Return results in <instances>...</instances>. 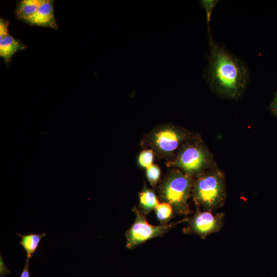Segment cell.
I'll list each match as a JSON object with an SVG mask.
<instances>
[{
	"label": "cell",
	"instance_id": "obj_1",
	"mask_svg": "<svg viewBox=\"0 0 277 277\" xmlns=\"http://www.w3.org/2000/svg\"><path fill=\"white\" fill-rule=\"evenodd\" d=\"M210 54L206 72L212 92L218 97L238 100L244 94L250 81L246 64L221 43L209 36Z\"/></svg>",
	"mask_w": 277,
	"mask_h": 277
},
{
	"label": "cell",
	"instance_id": "obj_2",
	"mask_svg": "<svg viewBox=\"0 0 277 277\" xmlns=\"http://www.w3.org/2000/svg\"><path fill=\"white\" fill-rule=\"evenodd\" d=\"M191 196L196 208L201 210L213 212L224 206L225 175L216 164L194 178Z\"/></svg>",
	"mask_w": 277,
	"mask_h": 277
},
{
	"label": "cell",
	"instance_id": "obj_3",
	"mask_svg": "<svg viewBox=\"0 0 277 277\" xmlns=\"http://www.w3.org/2000/svg\"><path fill=\"white\" fill-rule=\"evenodd\" d=\"M200 135L183 127L172 124L155 126L142 139L141 145L152 150L158 157L169 162L174 156L176 150L184 143Z\"/></svg>",
	"mask_w": 277,
	"mask_h": 277
},
{
	"label": "cell",
	"instance_id": "obj_4",
	"mask_svg": "<svg viewBox=\"0 0 277 277\" xmlns=\"http://www.w3.org/2000/svg\"><path fill=\"white\" fill-rule=\"evenodd\" d=\"M194 178L179 169L173 168L164 175L158 186L162 202L170 204L174 213L187 215L193 212L188 204Z\"/></svg>",
	"mask_w": 277,
	"mask_h": 277
},
{
	"label": "cell",
	"instance_id": "obj_5",
	"mask_svg": "<svg viewBox=\"0 0 277 277\" xmlns=\"http://www.w3.org/2000/svg\"><path fill=\"white\" fill-rule=\"evenodd\" d=\"M167 164L195 178L216 163L213 154L200 135L182 144Z\"/></svg>",
	"mask_w": 277,
	"mask_h": 277
},
{
	"label": "cell",
	"instance_id": "obj_6",
	"mask_svg": "<svg viewBox=\"0 0 277 277\" xmlns=\"http://www.w3.org/2000/svg\"><path fill=\"white\" fill-rule=\"evenodd\" d=\"M132 210L135 214V219L125 232V246L129 249H133L153 238L163 236L177 225L187 222L188 218L186 216L177 222L153 225L148 222L146 215L142 214L136 206H134Z\"/></svg>",
	"mask_w": 277,
	"mask_h": 277
},
{
	"label": "cell",
	"instance_id": "obj_7",
	"mask_svg": "<svg viewBox=\"0 0 277 277\" xmlns=\"http://www.w3.org/2000/svg\"><path fill=\"white\" fill-rule=\"evenodd\" d=\"M201 210L196 208L191 217H188L187 225L183 228V232L187 234H195L205 239L212 234L219 232L224 224L225 214Z\"/></svg>",
	"mask_w": 277,
	"mask_h": 277
},
{
	"label": "cell",
	"instance_id": "obj_8",
	"mask_svg": "<svg viewBox=\"0 0 277 277\" xmlns=\"http://www.w3.org/2000/svg\"><path fill=\"white\" fill-rule=\"evenodd\" d=\"M24 22L30 25L58 29L54 15L53 1L44 0L37 11Z\"/></svg>",
	"mask_w": 277,
	"mask_h": 277
},
{
	"label": "cell",
	"instance_id": "obj_9",
	"mask_svg": "<svg viewBox=\"0 0 277 277\" xmlns=\"http://www.w3.org/2000/svg\"><path fill=\"white\" fill-rule=\"evenodd\" d=\"M26 48L19 40L10 34L0 41V56L6 63H9L13 55Z\"/></svg>",
	"mask_w": 277,
	"mask_h": 277
},
{
	"label": "cell",
	"instance_id": "obj_10",
	"mask_svg": "<svg viewBox=\"0 0 277 277\" xmlns=\"http://www.w3.org/2000/svg\"><path fill=\"white\" fill-rule=\"evenodd\" d=\"M138 196V209L145 215L154 209L160 203L153 189L149 188L145 184H144Z\"/></svg>",
	"mask_w": 277,
	"mask_h": 277
},
{
	"label": "cell",
	"instance_id": "obj_11",
	"mask_svg": "<svg viewBox=\"0 0 277 277\" xmlns=\"http://www.w3.org/2000/svg\"><path fill=\"white\" fill-rule=\"evenodd\" d=\"M44 0H23L17 3L15 9L16 17L25 22L33 15L40 7Z\"/></svg>",
	"mask_w": 277,
	"mask_h": 277
},
{
	"label": "cell",
	"instance_id": "obj_12",
	"mask_svg": "<svg viewBox=\"0 0 277 277\" xmlns=\"http://www.w3.org/2000/svg\"><path fill=\"white\" fill-rule=\"evenodd\" d=\"M21 238L19 244L26 252V258L30 260L37 249L41 239L46 235V233H30L22 235L16 233Z\"/></svg>",
	"mask_w": 277,
	"mask_h": 277
},
{
	"label": "cell",
	"instance_id": "obj_13",
	"mask_svg": "<svg viewBox=\"0 0 277 277\" xmlns=\"http://www.w3.org/2000/svg\"><path fill=\"white\" fill-rule=\"evenodd\" d=\"M157 220L161 224L168 223L174 216V211L171 206L165 202L159 203L154 209Z\"/></svg>",
	"mask_w": 277,
	"mask_h": 277
},
{
	"label": "cell",
	"instance_id": "obj_14",
	"mask_svg": "<svg viewBox=\"0 0 277 277\" xmlns=\"http://www.w3.org/2000/svg\"><path fill=\"white\" fill-rule=\"evenodd\" d=\"M161 169L156 164H152L146 168V177L153 188L156 187L160 179Z\"/></svg>",
	"mask_w": 277,
	"mask_h": 277
},
{
	"label": "cell",
	"instance_id": "obj_15",
	"mask_svg": "<svg viewBox=\"0 0 277 277\" xmlns=\"http://www.w3.org/2000/svg\"><path fill=\"white\" fill-rule=\"evenodd\" d=\"M154 153L150 149H145L139 154L137 162L139 166L146 169L152 164Z\"/></svg>",
	"mask_w": 277,
	"mask_h": 277
},
{
	"label": "cell",
	"instance_id": "obj_16",
	"mask_svg": "<svg viewBox=\"0 0 277 277\" xmlns=\"http://www.w3.org/2000/svg\"><path fill=\"white\" fill-rule=\"evenodd\" d=\"M219 2V1L217 0H204L201 1L202 5L205 10L206 21L209 28L212 12Z\"/></svg>",
	"mask_w": 277,
	"mask_h": 277
},
{
	"label": "cell",
	"instance_id": "obj_17",
	"mask_svg": "<svg viewBox=\"0 0 277 277\" xmlns=\"http://www.w3.org/2000/svg\"><path fill=\"white\" fill-rule=\"evenodd\" d=\"M9 22L8 21L2 18L0 19V41L8 35L9 33L8 26Z\"/></svg>",
	"mask_w": 277,
	"mask_h": 277
},
{
	"label": "cell",
	"instance_id": "obj_18",
	"mask_svg": "<svg viewBox=\"0 0 277 277\" xmlns=\"http://www.w3.org/2000/svg\"><path fill=\"white\" fill-rule=\"evenodd\" d=\"M268 110L273 115L277 117V91L274 93L273 97L269 105Z\"/></svg>",
	"mask_w": 277,
	"mask_h": 277
},
{
	"label": "cell",
	"instance_id": "obj_19",
	"mask_svg": "<svg viewBox=\"0 0 277 277\" xmlns=\"http://www.w3.org/2000/svg\"><path fill=\"white\" fill-rule=\"evenodd\" d=\"M29 260L26 259V262L25 265V267L23 270V272L20 277H29V272L28 269Z\"/></svg>",
	"mask_w": 277,
	"mask_h": 277
}]
</instances>
